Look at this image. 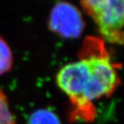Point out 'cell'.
Listing matches in <instances>:
<instances>
[{
	"label": "cell",
	"instance_id": "8992f818",
	"mask_svg": "<svg viewBox=\"0 0 124 124\" xmlns=\"http://www.w3.org/2000/svg\"><path fill=\"white\" fill-rule=\"evenodd\" d=\"M0 124H16L5 94L0 89Z\"/></svg>",
	"mask_w": 124,
	"mask_h": 124
},
{
	"label": "cell",
	"instance_id": "6da1fadb",
	"mask_svg": "<svg viewBox=\"0 0 124 124\" xmlns=\"http://www.w3.org/2000/svg\"><path fill=\"white\" fill-rule=\"evenodd\" d=\"M57 83L69 98L76 117L91 120L95 115L93 102L111 94L120 82L117 67L102 39L88 37L79 53V60L60 70Z\"/></svg>",
	"mask_w": 124,
	"mask_h": 124
},
{
	"label": "cell",
	"instance_id": "3957f363",
	"mask_svg": "<svg viewBox=\"0 0 124 124\" xmlns=\"http://www.w3.org/2000/svg\"><path fill=\"white\" fill-rule=\"evenodd\" d=\"M49 27L63 38H76L82 33L84 21L81 13L73 5L60 2L52 10Z\"/></svg>",
	"mask_w": 124,
	"mask_h": 124
},
{
	"label": "cell",
	"instance_id": "5b68a950",
	"mask_svg": "<svg viewBox=\"0 0 124 124\" xmlns=\"http://www.w3.org/2000/svg\"><path fill=\"white\" fill-rule=\"evenodd\" d=\"M13 66V54L7 42L0 37V75L10 70Z\"/></svg>",
	"mask_w": 124,
	"mask_h": 124
},
{
	"label": "cell",
	"instance_id": "7a4b0ae2",
	"mask_svg": "<svg viewBox=\"0 0 124 124\" xmlns=\"http://www.w3.org/2000/svg\"><path fill=\"white\" fill-rule=\"evenodd\" d=\"M81 6L111 43H124V0H81Z\"/></svg>",
	"mask_w": 124,
	"mask_h": 124
},
{
	"label": "cell",
	"instance_id": "277c9868",
	"mask_svg": "<svg viewBox=\"0 0 124 124\" xmlns=\"http://www.w3.org/2000/svg\"><path fill=\"white\" fill-rule=\"evenodd\" d=\"M28 124H60L57 115L48 109L34 111L28 118Z\"/></svg>",
	"mask_w": 124,
	"mask_h": 124
}]
</instances>
